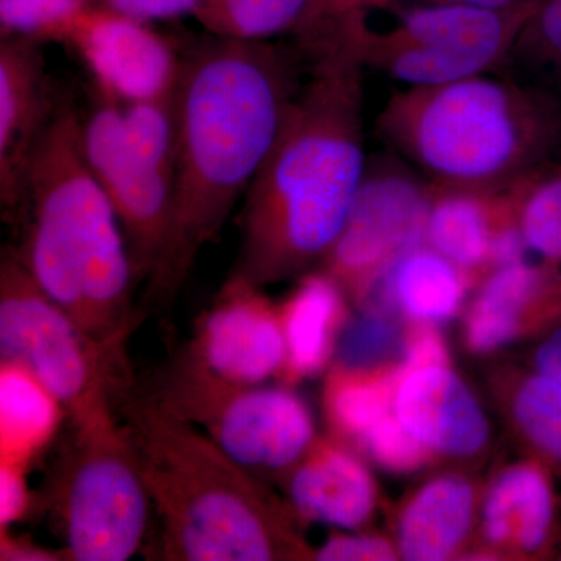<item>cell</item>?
<instances>
[{
	"label": "cell",
	"mask_w": 561,
	"mask_h": 561,
	"mask_svg": "<svg viewBox=\"0 0 561 561\" xmlns=\"http://www.w3.org/2000/svg\"><path fill=\"white\" fill-rule=\"evenodd\" d=\"M321 7L328 10H354L360 0H317Z\"/></svg>",
	"instance_id": "cell-40"
},
{
	"label": "cell",
	"mask_w": 561,
	"mask_h": 561,
	"mask_svg": "<svg viewBox=\"0 0 561 561\" xmlns=\"http://www.w3.org/2000/svg\"><path fill=\"white\" fill-rule=\"evenodd\" d=\"M359 290L368 305L382 301L398 306L413 319L440 321L459 308L465 280L459 265L423 243L391 261Z\"/></svg>",
	"instance_id": "cell-18"
},
{
	"label": "cell",
	"mask_w": 561,
	"mask_h": 561,
	"mask_svg": "<svg viewBox=\"0 0 561 561\" xmlns=\"http://www.w3.org/2000/svg\"><path fill=\"white\" fill-rule=\"evenodd\" d=\"M343 309L341 283L331 273L301 280L279 312L291 378L316 375L327 364Z\"/></svg>",
	"instance_id": "cell-21"
},
{
	"label": "cell",
	"mask_w": 561,
	"mask_h": 561,
	"mask_svg": "<svg viewBox=\"0 0 561 561\" xmlns=\"http://www.w3.org/2000/svg\"><path fill=\"white\" fill-rule=\"evenodd\" d=\"M150 394L251 472L294 468L313 443L311 411L297 393L221 381L183 351Z\"/></svg>",
	"instance_id": "cell-9"
},
{
	"label": "cell",
	"mask_w": 561,
	"mask_h": 561,
	"mask_svg": "<svg viewBox=\"0 0 561 561\" xmlns=\"http://www.w3.org/2000/svg\"><path fill=\"white\" fill-rule=\"evenodd\" d=\"M472 501L471 486L461 479L443 478L427 483L401 518L400 548L404 559H448L470 529Z\"/></svg>",
	"instance_id": "cell-22"
},
{
	"label": "cell",
	"mask_w": 561,
	"mask_h": 561,
	"mask_svg": "<svg viewBox=\"0 0 561 561\" xmlns=\"http://www.w3.org/2000/svg\"><path fill=\"white\" fill-rule=\"evenodd\" d=\"M512 213L507 192L431 183L426 243L460 268H476L491 261L496 236L508 225L497 219Z\"/></svg>",
	"instance_id": "cell-17"
},
{
	"label": "cell",
	"mask_w": 561,
	"mask_h": 561,
	"mask_svg": "<svg viewBox=\"0 0 561 561\" xmlns=\"http://www.w3.org/2000/svg\"><path fill=\"white\" fill-rule=\"evenodd\" d=\"M24 242L16 251L39 289L111 353L127 359L138 324L127 239L81 150V116L58 103L25 173Z\"/></svg>",
	"instance_id": "cell-3"
},
{
	"label": "cell",
	"mask_w": 561,
	"mask_h": 561,
	"mask_svg": "<svg viewBox=\"0 0 561 561\" xmlns=\"http://www.w3.org/2000/svg\"><path fill=\"white\" fill-rule=\"evenodd\" d=\"M27 472L16 465L0 463V530H9L32 511Z\"/></svg>",
	"instance_id": "cell-34"
},
{
	"label": "cell",
	"mask_w": 561,
	"mask_h": 561,
	"mask_svg": "<svg viewBox=\"0 0 561 561\" xmlns=\"http://www.w3.org/2000/svg\"><path fill=\"white\" fill-rule=\"evenodd\" d=\"M0 353L54 393L69 423L116 411L131 386L127 359L81 330L39 289L14 251L0 265Z\"/></svg>",
	"instance_id": "cell-8"
},
{
	"label": "cell",
	"mask_w": 561,
	"mask_h": 561,
	"mask_svg": "<svg viewBox=\"0 0 561 561\" xmlns=\"http://www.w3.org/2000/svg\"><path fill=\"white\" fill-rule=\"evenodd\" d=\"M62 44L83 62L98 94L119 105L162 98L179 87L184 55L146 22L91 7Z\"/></svg>",
	"instance_id": "cell-12"
},
{
	"label": "cell",
	"mask_w": 561,
	"mask_h": 561,
	"mask_svg": "<svg viewBox=\"0 0 561 561\" xmlns=\"http://www.w3.org/2000/svg\"><path fill=\"white\" fill-rule=\"evenodd\" d=\"M39 46L20 38L0 43V201L10 219L20 217L28 162L60 103Z\"/></svg>",
	"instance_id": "cell-14"
},
{
	"label": "cell",
	"mask_w": 561,
	"mask_h": 561,
	"mask_svg": "<svg viewBox=\"0 0 561 561\" xmlns=\"http://www.w3.org/2000/svg\"><path fill=\"white\" fill-rule=\"evenodd\" d=\"M457 3V5L479 7V9L508 10L526 5L534 0H360L354 10H382L398 3Z\"/></svg>",
	"instance_id": "cell-38"
},
{
	"label": "cell",
	"mask_w": 561,
	"mask_h": 561,
	"mask_svg": "<svg viewBox=\"0 0 561 561\" xmlns=\"http://www.w3.org/2000/svg\"><path fill=\"white\" fill-rule=\"evenodd\" d=\"M446 362H448V354H446L445 343L442 339L432 331L420 332L409 343L404 364L397 375L398 382L402 376L409 375V373L431 367H446Z\"/></svg>",
	"instance_id": "cell-36"
},
{
	"label": "cell",
	"mask_w": 561,
	"mask_h": 561,
	"mask_svg": "<svg viewBox=\"0 0 561 561\" xmlns=\"http://www.w3.org/2000/svg\"><path fill=\"white\" fill-rule=\"evenodd\" d=\"M507 66L561 103V0H538Z\"/></svg>",
	"instance_id": "cell-26"
},
{
	"label": "cell",
	"mask_w": 561,
	"mask_h": 561,
	"mask_svg": "<svg viewBox=\"0 0 561 561\" xmlns=\"http://www.w3.org/2000/svg\"><path fill=\"white\" fill-rule=\"evenodd\" d=\"M391 153V151H390ZM431 183L397 154L368 160L334 245L327 254L339 283L360 287L405 251L426 243Z\"/></svg>",
	"instance_id": "cell-10"
},
{
	"label": "cell",
	"mask_w": 561,
	"mask_h": 561,
	"mask_svg": "<svg viewBox=\"0 0 561 561\" xmlns=\"http://www.w3.org/2000/svg\"><path fill=\"white\" fill-rule=\"evenodd\" d=\"M289 496L302 518L341 529H357L375 507L370 472L356 457L332 446H311L295 463Z\"/></svg>",
	"instance_id": "cell-16"
},
{
	"label": "cell",
	"mask_w": 561,
	"mask_h": 561,
	"mask_svg": "<svg viewBox=\"0 0 561 561\" xmlns=\"http://www.w3.org/2000/svg\"><path fill=\"white\" fill-rule=\"evenodd\" d=\"M202 0H91L95 9L111 11L130 20L151 24L154 21H171L192 14Z\"/></svg>",
	"instance_id": "cell-33"
},
{
	"label": "cell",
	"mask_w": 561,
	"mask_h": 561,
	"mask_svg": "<svg viewBox=\"0 0 561 561\" xmlns=\"http://www.w3.org/2000/svg\"><path fill=\"white\" fill-rule=\"evenodd\" d=\"M320 561H362V560H393V548L376 537L362 535H337L324 542L316 552Z\"/></svg>",
	"instance_id": "cell-35"
},
{
	"label": "cell",
	"mask_w": 561,
	"mask_h": 561,
	"mask_svg": "<svg viewBox=\"0 0 561 561\" xmlns=\"http://www.w3.org/2000/svg\"><path fill=\"white\" fill-rule=\"evenodd\" d=\"M66 419L61 402L32 373L0 362V463L31 470Z\"/></svg>",
	"instance_id": "cell-19"
},
{
	"label": "cell",
	"mask_w": 561,
	"mask_h": 561,
	"mask_svg": "<svg viewBox=\"0 0 561 561\" xmlns=\"http://www.w3.org/2000/svg\"><path fill=\"white\" fill-rule=\"evenodd\" d=\"M117 413L160 519L169 561H271L291 538L271 494L205 432L128 387Z\"/></svg>",
	"instance_id": "cell-4"
},
{
	"label": "cell",
	"mask_w": 561,
	"mask_h": 561,
	"mask_svg": "<svg viewBox=\"0 0 561 561\" xmlns=\"http://www.w3.org/2000/svg\"><path fill=\"white\" fill-rule=\"evenodd\" d=\"M308 61L241 213L231 276L260 287L327 257L367 171L365 65L348 28Z\"/></svg>",
	"instance_id": "cell-2"
},
{
	"label": "cell",
	"mask_w": 561,
	"mask_h": 561,
	"mask_svg": "<svg viewBox=\"0 0 561 561\" xmlns=\"http://www.w3.org/2000/svg\"><path fill=\"white\" fill-rule=\"evenodd\" d=\"M549 272L529 262L500 265L486 280L468 321V342L478 351L500 348L518 332L519 316L540 297Z\"/></svg>",
	"instance_id": "cell-24"
},
{
	"label": "cell",
	"mask_w": 561,
	"mask_h": 561,
	"mask_svg": "<svg viewBox=\"0 0 561 561\" xmlns=\"http://www.w3.org/2000/svg\"><path fill=\"white\" fill-rule=\"evenodd\" d=\"M308 68L295 44L275 41L213 36L184 55L171 227L147 279L151 308L172 309L198 254L245 198Z\"/></svg>",
	"instance_id": "cell-1"
},
{
	"label": "cell",
	"mask_w": 561,
	"mask_h": 561,
	"mask_svg": "<svg viewBox=\"0 0 561 561\" xmlns=\"http://www.w3.org/2000/svg\"><path fill=\"white\" fill-rule=\"evenodd\" d=\"M537 2L508 10L398 3L387 7L394 22L382 31L370 27L367 10H353L351 38L365 68L379 70L404 88L437 87L507 68Z\"/></svg>",
	"instance_id": "cell-7"
},
{
	"label": "cell",
	"mask_w": 561,
	"mask_h": 561,
	"mask_svg": "<svg viewBox=\"0 0 561 561\" xmlns=\"http://www.w3.org/2000/svg\"><path fill=\"white\" fill-rule=\"evenodd\" d=\"M553 494L545 471L535 465L512 468L494 482L483 508V529L493 545L537 552L553 523Z\"/></svg>",
	"instance_id": "cell-20"
},
{
	"label": "cell",
	"mask_w": 561,
	"mask_h": 561,
	"mask_svg": "<svg viewBox=\"0 0 561 561\" xmlns=\"http://www.w3.org/2000/svg\"><path fill=\"white\" fill-rule=\"evenodd\" d=\"M397 382V376L387 381L337 379L330 390L332 419L348 434L364 437L390 415L391 390Z\"/></svg>",
	"instance_id": "cell-30"
},
{
	"label": "cell",
	"mask_w": 561,
	"mask_h": 561,
	"mask_svg": "<svg viewBox=\"0 0 561 561\" xmlns=\"http://www.w3.org/2000/svg\"><path fill=\"white\" fill-rule=\"evenodd\" d=\"M535 362L540 375L561 386V328L541 343Z\"/></svg>",
	"instance_id": "cell-39"
},
{
	"label": "cell",
	"mask_w": 561,
	"mask_h": 561,
	"mask_svg": "<svg viewBox=\"0 0 561 561\" xmlns=\"http://www.w3.org/2000/svg\"><path fill=\"white\" fill-rule=\"evenodd\" d=\"M91 0H0L2 38L62 43Z\"/></svg>",
	"instance_id": "cell-29"
},
{
	"label": "cell",
	"mask_w": 561,
	"mask_h": 561,
	"mask_svg": "<svg viewBox=\"0 0 561 561\" xmlns=\"http://www.w3.org/2000/svg\"><path fill=\"white\" fill-rule=\"evenodd\" d=\"M398 420L426 448L470 456L485 445L489 424L463 382L446 367L409 373L398 382Z\"/></svg>",
	"instance_id": "cell-15"
},
{
	"label": "cell",
	"mask_w": 561,
	"mask_h": 561,
	"mask_svg": "<svg viewBox=\"0 0 561 561\" xmlns=\"http://www.w3.org/2000/svg\"><path fill=\"white\" fill-rule=\"evenodd\" d=\"M513 411L527 442L561 470V386L540 373L531 376L519 387Z\"/></svg>",
	"instance_id": "cell-28"
},
{
	"label": "cell",
	"mask_w": 561,
	"mask_h": 561,
	"mask_svg": "<svg viewBox=\"0 0 561 561\" xmlns=\"http://www.w3.org/2000/svg\"><path fill=\"white\" fill-rule=\"evenodd\" d=\"M368 451L382 467L411 471L426 460V446L400 420L387 416L362 437Z\"/></svg>",
	"instance_id": "cell-32"
},
{
	"label": "cell",
	"mask_w": 561,
	"mask_h": 561,
	"mask_svg": "<svg viewBox=\"0 0 561 561\" xmlns=\"http://www.w3.org/2000/svg\"><path fill=\"white\" fill-rule=\"evenodd\" d=\"M81 150L127 239L136 280L149 279L171 227L173 179L133 149L119 103L95 94L81 117Z\"/></svg>",
	"instance_id": "cell-11"
},
{
	"label": "cell",
	"mask_w": 561,
	"mask_h": 561,
	"mask_svg": "<svg viewBox=\"0 0 561 561\" xmlns=\"http://www.w3.org/2000/svg\"><path fill=\"white\" fill-rule=\"evenodd\" d=\"M0 560L3 561H66L65 551L41 548L27 538L14 537L10 530L0 531Z\"/></svg>",
	"instance_id": "cell-37"
},
{
	"label": "cell",
	"mask_w": 561,
	"mask_h": 561,
	"mask_svg": "<svg viewBox=\"0 0 561 561\" xmlns=\"http://www.w3.org/2000/svg\"><path fill=\"white\" fill-rule=\"evenodd\" d=\"M398 341L397 328L383 320L381 313L368 312L354 321L341 342L343 368L351 371L371 367L393 350Z\"/></svg>",
	"instance_id": "cell-31"
},
{
	"label": "cell",
	"mask_w": 561,
	"mask_h": 561,
	"mask_svg": "<svg viewBox=\"0 0 561 561\" xmlns=\"http://www.w3.org/2000/svg\"><path fill=\"white\" fill-rule=\"evenodd\" d=\"M69 424V442L49 485L66 561L130 560L153 508L119 413Z\"/></svg>",
	"instance_id": "cell-6"
},
{
	"label": "cell",
	"mask_w": 561,
	"mask_h": 561,
	"mask_svg": "<svg viewBox=\"0 0 561 561\" xmlns=\"http://www.w3.org/2000/svg\"><path fill=\"white\" fill-rule=\"evenodd\" d=\"M527 250L561 264V162H548L508 191Z\"/></svg>",
	"instance_id": "cell-25"
},
{
	"label": "cell",
	"mask_w": 561,
	"mask_h": 561,
	"mask_svg": "<svg viewBox=\"0 0 561 561\" xmlns=\"http://www.w3.org/2000/svg\"><path fill=\"white\" fill-rule=\"evenodd\" d=\"M119 106L125 133L133 149L144 160L173 179L179 149L175 92Z\"/></svg>",
	"instance_id": "cell-27"
},
{
	"label": "cell",
	"mask_w": 561,
	"mask_h": 561,
	"mask_svg": "<svg viewBox=\"0 0 561 561\" xmlns=\"http://www.w3.org/2000/svg\"><path fill=\"white\" fill-rule=\"evenodd\" d=\"M321 11L317 0H202L194 16L217 38L298 41L308 35Z\"/></svg>",
	"instance_id": "cell-23"
},
{
	"label": "cell",
	"mask_w": 561,
	"mask_h": 561,
	"mask_svg": "<svg viewBox=\"0 0 561 561\" xmlns=\"http://www.w3.org/2000/svg\"><path fill=\"white\" fill-rule=\"evenodd\" d=\"M221 381L257 386L286 368L287 350L279 312L261 287L230 276L195 323L183 351Z\"/></svg>",
	"instance_id": "cell-13"
},
{
	"label": "cell",
	"mask_w": 561,
	"mask_h": 561,
	"mask_svg": "<svg viewBox=\"0 0 561 561\" xmlns=\"http://www.w3.org/2000/svg\"><path fill=\"white\" fill-rule=\"evenodd\" d=\"M376 131L430 183L507 192L561 150V103L518 77L479 73L402 88Z\"/></svg>",
	"instance_id": "cell-5"
}]
</instances>
